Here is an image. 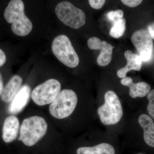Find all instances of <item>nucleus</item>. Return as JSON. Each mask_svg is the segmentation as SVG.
<instances>
[{
	"label": "nucleus",
	"instance_id": "nucleus-21",
	"mask_svg": "<svg viewBox=\"0 0 154 154\" xmlns=\"http://www.w3.org/2000/svg\"><path fill=\"white\" fill-rule=\"evenodd\" d=\"M122 2L124 5L130 7L135 8L139 5L143 0H121Z\"/></svg>",
	"mask_w": 154,
	"mask_h": 154
},
{
	"label": "nucleus",
	"instance_id": "nucleus-5",
	"mask_svg": "<svg viewBox=\"0 0 154 154\" xmlns=\"http://www.w3.org/2000/svg\"><path fill=\"white\" fill-rule=\"evenodd\" d=\"M51 50L56 57L68 67L78 66L79 58L68 36L65 35L57 36L54 39Z\"/></svg>",
	"mask_w": 154,
	"mask_h": 154
},
{
	"label": "nucleus",
	"instance_id": "nucleus-23",
	"mask_svg": "<svg viewBox=\"0 0 154 154\" xmlns=\"http://www.w3.org/2000/svg\"><path fill=\"white\" fill-rule=\"evenodd\" d=\"M148 31L151 36L152 38L154 39V23L149 25L148 27Z\"/></svg>",
	"mask_w": 154,
	"mask_h": 154
},
{
	"label": "nucleus",
	"instance_id": "nucleus-9",
	"mask_svg": "<svg viewBox=\"0 0 154 154\" xmlns=\"http://www.w3.org/2000/svg\"><path fill=\"white\" fill-rule=\"evenodd\" d=\"M89 48L99 50L100 53L97 58V62L99 66H105L111 62L113 47L105 41H101L98 37H92L88 41Z\"/></svg>",
	"mask_w": 154,
	"mask_h": 154
},
{
	"label": "nucleus",
	"instance_id": "nucleus-13",
	"mask_svg": "<svg viewBox=\"0 0 154 154\" xmlns=\"http://www.w3.org/2000/svg\"><path fill=\"white\" fill-rule=\"evenodd\" d=\"M22 78L18 75L14 76L3 89L1 99L5 103L12 102L21 88Z\"/></svg>",
	"mask_w": 154,
	"mask_h": 154
},
{
	"label": "nucleus",
	"instance_id": "nucleus-12",
	"mask_svg": "<svg viewBox=\"0 0 154 154\" xmlns=\"http://www.w3.org/2000/svg\"><path fill=\"white\" fill-rule=\"evenodd\" d=\"M123 85L129 88V95L132 98L145 97L148 94L151 88L148 84L144 82L134 83L132 79L130 77H125L121 81Z\"/></svg>",
	"mask_w": 154,
	"mask_h": 154
},
{
	"label": "nucleus",
	"instance_id": "nucleus-1",
	"mask_svg": "<svg viewBox=\"0 0 154 154\" xmlns=\"http://www.w3.org/2000/svg\"><path fill=\"white\" fill-rule=\"evenodd\" d=\"M6 22L12 24L11 30L16 35L27 36L33 29L32 22L25 15V5L22 0H11L4 12Z\"/></svg>",
	"mask_w": 154,
	"mask_h": 154
},
{
	"label": "nucleus",
	"instance_id": "nucleus-25",
	"mask_svg": "<svg viewBox=\"0 0 154 154\" xmlns=\"http://www.w3.org/2000/svg\"></svg>",
	"mask_w": 154,
	"mask_h": 154
},
{
	"label": "nucleus",
	"instance_id": "nucleus-18",
	"mask_svg": "<svg viewBox=\"0 0 154 154\" xmlns=\"http://www.w3.org/2000/svg\"><path fill=\"white\" fill-rule=\"evenodd\" d=\"M124 13L121 10L115 11H111L107 13V17L109 21L113 22L123 19Z\"/></svg>",
	"mask_w": 154,
	"mask_h": 154
},
{
	"label": "nucleus",
	"instance_id": "nucleus-2",
	"mask_svg": "<svg viewBox=\"0 0 154 154\" xmlns=\"http://www.w3.org/2000/svg\"><path fill=\"white\" fill-rule=\"evenodd\" d=\"M47 129V122L43 117L37 116L28 117L22 121L18 140L25 145L32 146L45 135Z\"/></svg>",
	"mask_w": 154,
	"mask_h": 154
},
{
	"label": "nucleus",
	"instance_id": "nucleus-15",
	"mask_svg": "<svg viewBox=\"0 0 154 154\" xmlns=\"http://www.w3.org/2000/svg\"><path fill=\"white\" fill-rule=\"evenodd\" d=\"M138 122L143 130V137L146 143L154 147V123L151 117L146 114L141 115Z\"/></svg>",
	"mask_w": 154,
	"mask_h": 154
},
{
	"label": "nucleus",
	"instance_id": "nucleus-17",
	"mask_svg": "<svg viewBox=\"0 0 154 154\" xmlns=\"http://www.w3.org/2000/svg\"><path fill=\"white\" fill-rule=\"evenodd\" d=\"M110 29V35L114 38H119L124 35L126 30V20L123 19L113 22Z\"/></svg>",
	"mask_w": 154,
	"mask_h": 154
},
{
	"label": "nucleus",
	"instance_id": "nucleus-4",
	"mask_svg": "<svg viewBox=\"0 0 154 154\" xmlns=\"http://www.w3.org/2000/svg\"><path fill=\"white\" fill-rule=\"evenodd\" d=\"M78 103V97L74 91L65 89L60 92L49 108L50 114L57 119H63L73 112Z\"/></svg>",
	"mask_w": 154,
	"mask_h": 154
},
{
	"label": "nucleus",
	"instance_id": "nucleus-14",
	"mask_svg": "<svg viewBox=\"0 0 154 154\" xmlns=\"http://www.w3.org/2000/svg\"><path fill=\"white\" fill-rule=\"evenodd\" d=\"M124 56L127 61V63L125 66L119 69L117 72V76L121 79L125 78L127 73L131 70H140L142 64L140 56L133 53L131 51H126L125 52Z\"/></svg>",
	"mask_w": 154,
	"mask_h": 154
},
{
	"label": "nucleus",
	"instance_id": "nucleus-3",
	"mask_svg": "<svg viewBox=\"0 0 154 154\" xmlns=\"http://www.w3.org/2000/svg\"><path fill=\"white\" fill-rule=\"evenodd\" d=\"M104 96L105 103L98 110L100 120L105 125L116 124L120 121L123 116L121 102L113 91H107Z\"/></svg>",
	"mask_w": 154,
	"mask_h": 154
},
{
	"label": "nucleus",
	"instance_id": "nucleus-11",
	"mask_svg": "<svg viewBox=\"0 0 154 154\" xmlns=\"http://www.w3.org/2000/svg\"><path fill=\"white\" fill-rule=\"evenodd\" d=\"M20 124L19 119L14 115L8 116L3 124L2 138L6 143H10L17 138L19 133Z\"/></svg>",
	"mask_w": 154,
	"mask_h": 154
},
{
	"label": "nucleus",
	"instance_id": "nucleus-19",
	"mask_svg": "<svg viewBox=\"0 0 154 154\" xmlns=\"http://www.w3.org/2000/svg\"><path fill=\"white\" fill-rule=\"evenodd\" d=\"M149 104L147 107L148 113L154 119V89L150 91L147 95Z\"/></svg>",
	"mask_w": 154,
	"mask_h": 154
},
{
	"label": "nucleus",
	"instance_id": "nucleus-6",
	"mask_svg": "<svg viewBox=\"0 0 154 154\" xmlns=\"http://www.w3.org/2000/svg\"><path fill=\"white\" fill-rule=\"evenodd\" d=\"M55 12L61 22L73 29H79L85 24V13L69 2L64 1L59 3Z\"/></svg>",
	"mask_w": 154,
	"mask_h": 154
},
{
	"label": "nucleus",
	"instance_id": "nucleus-20",
	"mask_svg": "<svg viewBox=\"0 0 154 154\" xmlns=\"http://www.w3.org/2000/svg\"><path fill=\"white\" fill-rule=\"evenodd\" d=\"M91 8L96 10L102 8L105 5L106 0H88Z\"/></svg>",
	"mask_w": 154,
	"mask_h": 154
},
{
	"label": "nucleus",
	"instance_id": "nucleus-8",
	"mask_svg": "<svg viewBox=\"0 0 154 154\" xmlns=\"http://www.w3.org/2000/svg\"><path fill=\"white\" fill-rule=\"evenodd\" d=\"M131 41L138 52L142 61H148L151 58L153 42L148 30L140 29L133 34Z\"/></svg>",
	"mask_w": 154,
	"mask_h": 154
},
{
	"label": "nucleus",
	"instance_id": "nucleus-10",
	"mask_svg": "<svg viewBox=\"0 0 154 154\" xmlns=\"http://www.w3.org/2000/svg\"><path fill=\"white\" fill-rule=\"evenodd\" d=\"M30 93L31 89L30 86L27 85L22 86L11 102L9 108L10 113L17 114L21 112L28 104Z\"/></svg>",
	"mask_w": 154,
	"mask_h": 154
},
{
	"label": "nucleus",
	"instance_id": "nucleus-22",
	"mask_svg": "<svg viewBox=\"0 0 154 154\" xmlns=\"http://www.w3.org/2000/svg\"><path fill=\"white\" fill-rule=\"evenodd\" d=\"M7 57L5 54L2 50L0 49V67L3 66L5 63Z\"/></svg>",
	"mask_w": 154,
	"mask_h": 154
},
{
	"label": "nucleus",
	"instance_id": "nucleus-16",
	"mask_svg": "<svg viewBox=\"0 0 154 154\" xmlns=\"http://www.w3.org/2000/svg\"><path fill=\"white\" fill-rule=\"evenodd\" d=\"M77 154H115V149L110 144L102 143L93 147H82L77 150Z\"/></svg>",
	"mask_w": 154,
	"mask_h": 154
},
{
	"label": "nucleus",
	"instance_id": "nucleus-7",
	"mask_svg": "<svg viewBox=\"0 0 154 154\" xmlns=\"http://www.w3.org/2000/svg\"><path fill=\"white\" fill-rule=\"evenodd\" d=\"M61 84L58 80L50 79L34 88L31 99L38 106L51 104L60 92Z\"/></svg>",
	"mask_w": 154,
	"mask_h": 154
},
{
	"label": "nucleus",
	"instance_id": "nucleus-24",
	"mask_svg": "<svg viewBox=\"0 0 154 154\" xmlns=\"http://www.w3.org/2000/svg\"><path fill=\"white\" fill-rule=\"evenodd\" d=\"M3 89H4V84H3L2 77L0 73V96L2 93Z\"/></svg>",
	"mask_w": 154,
	"mask_h": 154
}]
</instances>
